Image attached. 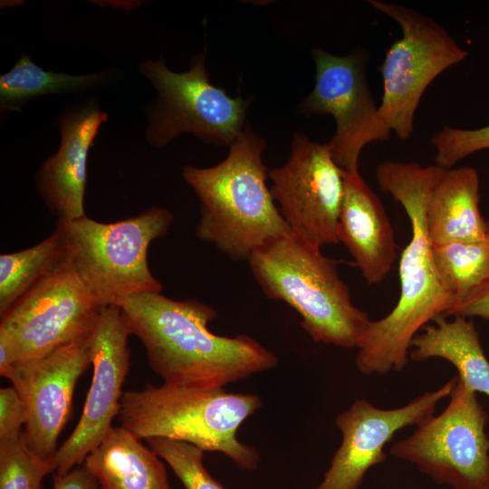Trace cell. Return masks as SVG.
Wrapping results in <instances>:
<instances>
[{
	"instance_id": "6da1fadb",
	"label": "cell",
	"mask_w": 489,
	"mask_h": 489,
	"mask_svg": "<svg viewBox=\"0 0 489 489\" xmlns=\"http://www.w3.org/2000/svg\"><path fill=\"white\" fill-rule=\"evenodd\" d=\"M131 335L165 384L223 388L273 369L278 358L254 338L219 336L208 329L216 311L196 300L177 301L161 292L124 298L119 304Z\"/></svg>"
},
{
	"instance_id": "7a4b0ae2",
	"label": "cell",
	"mask_w": 489,
	"mask_h": 489,
	"mask_svg": "<svg viewBox=\"0 0 489 489\" xmlns=\"http://www.w3.org/2000/svg\"><path fill=\"white\" fill-rule=\"evenodd\" d=\"M438 167L388 160L376 168L379 188L405 210L411 237L399 259L397 304L383 318L371 321L358 342L355 364L362 374L386 375L404 369L415 336L455 305L436 272L425 220L428 189Z\"/></svg>"
},
{
	"instance_id": "3957f363",
	"label": "cell",
	"mask_w": 489,
	"mask_h": 489,
	"mask_svg": "<svg viewBox=\"0 0 489 489\" xmlns=\"http://www.w3.org/2000/svg\"><path fill=\"white\" fill-rule=\"evenodd\" d=\"M265 147L246 128L219 164L182 170L200 204L197 237L235 260H247L267 242L291 234L266 184Z\"/></svg>"
},
{
	"instance_id": "277c9868",
	"label": "cell",
	"mask_w": 489,
	"mask_h": 489,
	"mask_svg": "<svg viewBox=\"0 0 489 489\" xmlns=\"http://www.w3.org/2000/svg\"><path fill=\"white\" fill-rule=\"evenodd\" d=\"M262 404L255 394L164 383L124 391L117 417L139 439L187 442L203 451L223 453L241 469L253 471L260 463L259 453L241 443L236 434Z\"/></svg>"
},
{
	"instance_id": "5b68a950",
	"label": "cell",
	"mask_w": 489,
	"mask_h": 489,
	"mask_svg": "<svg viewBox=\"0 0 489 489\" xmlns=\"http://www.w3.org/2000/svg\"><path fill=\"white\" fill-rule=\"evenodd\" d=\"M247 261L264 294L292 307L315 342L357 348L371 320L354 305L336 261L321 248L290 234L260 246Z\"/></svg>"
},
{
	"instance_id": "8992f818",
	"label": "cell",
	"mask_w": 489,
	"mask_h": 489,
	"mask_svg": "<svg viewBox=\"0 0 489 489\" xmlns=\"http://www.w3.org/2000/svg\"><path fill=\"white\" fill-rule=\"evenodd\" d=\"M173 222L172 213L153 206L138 216L112 223L84 216L57 221L67 257L102 307L119 305L130 295L161 292L162 284L149 267L148 250Z\"/></svg>"
},
{
	"instance_id": "52a82bcc",
	"label": "cell",
	"mask_w": 489,
	"mask_h": 489,
	"mask_svg": "<svg viewBox=\"0 0 489 489\" xmlns=\"http://www.w3.org/2000/svg\"><path fill=\"white\" fill-rule=\"evenodd\" d=\"M369 3L402 31L379 68L383 93L379 112L391 133L408 139L427 88L443 72L462 62L468 52L442 25L410 7L379 0Z\"/></svg>"
},
{
	"instance_id": "ba28073f",
	"label": "cell",
	"mask_w": 489,
	"mask_h": 489,
	"mask_svg": "<svg viewBox=\"0 0 489 489\" xmlns=\"http://www.w3.org/2000/svg\"><path fill=\"white\" fill-rule=\"evenodd\" d=\"M139 71L158 93L146 130L154 148L165 147L182 133L230 146L244 131L249 101L230 97L209 82L203 53L195 56L184 72L171 71L162 58L142 62Z\"/></svg>"
},
{
	"instance_id": "9c48e42d",
	"label": "cell",
	"mask_w": 489,
	"mask_h": 489,
	"mask_svg": "<svg viewBox=\"0 0 489 489\" xmlns=\"http://www.w3.org/2000/svg\"><path fill=\"white\" fill-rule=\"evenodd\" d=\"M487 421L476 393L458 378L446 408L395 442L389 453L451 489H481L489 478Z\"/></svg>"
},
{
	"instance_id": "30bf717a",
	"label": "cell",
	"mask_w": 489,
	"mask_h": 489,
	"mask_svg": "<svg viewBox=\"0 0 489 489\" xmlns=\"http://www.w3.org/2000/svg\"><path fill=\"white\" fill-rule=\"evenodd\" d=\"M312 56L315 84L302 102V112L333 117L336 129L327 142L332 158L343 171L358 173L362 149L388 140L391 134L369 89L366 55L361 50L340 56L314 48Z\"/></svg>"
},
{
	"instance_id": "8fae6325",
	"label": "cell",
	"mask_w": 489,
	"mask_h": 489,
	"mask_svg": "<svg viewBox=\"0 0 489 489\" xmlns=\"http://www.w3.org/2000/svg\"><path fill=\"white\" fill-rule=\"evenodd\" d=\"M103 308L67 257L1 316L0 327L26 360L88 339Z\"/></svg>"
},
{
	"instance_id": "7c38bea8",
	"label": "cell",
	"mask_w": 489,
	"mask_h": 489,
	"mask_svg": "<svg viewBox=\"0 0 489 489\" xmlns=\"http://www.w3.org/2000/svg\"><path fill=\"white\" fill-rule=\"evenodd\" d=\"M270 187L291 235L321 248L339 244L337 228L344 196V171L327 143L298 132L287 162L269 170Z\"/></svg>"
},
{
	"instance_id": "4fadbf2b",
	"label": "cell",
	"mask_w": 489,
	"mask_h": 489,
	"mask_svg": "<svg viewBox=\"0 0 489 489\" xmlns=\"http://www.w3.org/2000/svg\"><path fill=\"white\" fill-rule=\"evenodd\" d=\"M129 335L120 307H104L88 338L93 375L82 416L52 458L57 474L65 475L82 464L112 427L129 369Z\"/></svg>"
},
{
	"instance_id": "5bb4252c",
	"label": "cell",
	"mask_w": 489,
	"mask_h": 489,
	"mask_svg": "<svg viewBox=\"0 0 489 489\" xmlns=\"http://www.w3.org/2000/svg\"><path fill=\"white\" fill-rule=\"evenodd\" d=\"M91 364L88 339L72 341L49 354L21 360L4 376L25 411L24 436L32 451L52 459L72 406L76 383Z\"/></svg>"
},
{
	"instance_id": "9a60e30c",
	"label": "cell",
	"mask_w": 489,
	"mask_h": 489,
	"mask_svg": "<svg viewBox=\"0 0 489 489\" xmlns=\"http://www.w3.org/2000/svg\"><path fill=\"white\" fill-rule=\"evenodd\" d=\"M457 379L455 376L397 408H379L364 398L355 400L336 417L342 441L315 489H358L366 473L386 461L384 448L394 435L433 416L437 404L450 396Z\"/></svg>"
},
{
	"instance_id": "2e32d148",
	"label": "cell",
	"mask_w": 489,
	"mask_h": 489,
	"mask_svg": "<svg viewBox=\"0 0 489 489\" xmlns=\"http://www.w3.org/2000/svg\"><path fill=\"white\" fill-rule=\"evenodd\" d=\"M106 120L107 113L91 103L65 113L60 120V147L43 163L36 176L39 193L59 222L86 216L88 153Z\"/></svg>"
},
{
	"instance_id": "e0dca14e",
	"label": "cell",
	"mask_w": 489,
	"mask_h": 489,
	"mask_svg": "<svg viewBox=\"0 0 489 489\" xmlns=\"http://www.w3.org/2000/svg\"><path fill=\"white\" fill-rule=\"evenodd\" d=\"M337 235L368 283L388 276L397 258L394 230L379 197L359 172L344 171Z\"/></svg>"
},
{
	"instance_id": "ac0fdd59",
	"label": "cell",
	"mask_w": 489,
	"mask_h": 489,
	"mask_svg": "<svg viewBox=\"0 0 489 489\" xmlns=\"http://www.w3.org/2000/svg\"><path fill=\"white\" fill-rule=\"evenodd\" d=\"M480 180L471 167H438L428 189L425 220L432 244L487 239L480 211Z\"/></svg>"
},
{
	"instance_id": "d6986e66",
	"label": "cell",
	"mask_w": 489,
	"mask_h": 489,
	"mask_svg": "<svg viewBox=\"0 0 489 489\" xmlns=\"http://www.w3.org/2000/svg\"><path fill=\"white\" fill-rule=\"evenodd\" d=\"M83 465L102 489H171L161 458L123 427H112Z\"/></svg>"
},
{
	"instance_id": "ffe728a7",
	"label": "cell",
	"mask_w": 489,
	"mask_h": 489,
	"mask_svg": "<svg viewBox=\"0 0 489 489\" xmlns=\"http://www.w3.org/2000/svg\"><path fill=\"white\" fill-rule=\"evenodd\" d=\"M411 342L409 360L424 361L443 359L458 371L459 379L471 390L489 397V360L473 321L455 316L447 321L436 318Z\"/></svg>"
},
{
	"instance_id": "44dd1931",
	"label": "cell",
	"mask_w": 489,
	"mask_h": 489,
	"mask_svg": "<svg viewBox=\"0 0 489 489\" xmlns=\"http://www.w3.org/2000/svg\"><path fill=\"white\" fill-rule=\"evenodd\" d=\"M67 259L58 228L29 248L0 255V315Z\"/></svg>"
},
{
	"instance_id": "7402d4cb",
	"label": "cell",
	"mask_w": 489,
	"mask_h": 489,
	"mask_svg": "<svg viewBox=\"0 0 489 489\" xmlns=\"http://www.w3.org/2000/svg\"><path fill=\"white\" fill-rule=\"evenodd\" d=\"M105 78V73L70 75L44 71L24 54L8 72L0 76L1 106L18 110L31 98L86 91L102 83Z\"/></svg>"
},
{
	"instance_id": "603a6c76",
	"label": "cell",
	"mask_w": 489,
	"mask_h": 489,
	"mask_svg": "<svg viewBox=\"0 0 489 489\" xmlns=\"http://www.w3.org/2000/svg\"><path fill=\"white\" fill-rule=\"evenodd\" d=\"M432 256L438 276L455 300V305L489 277L488 238L432 244Z\"/></svg>"
},
{
	"instance_id": "cb8c5ba5",
	"label": "cell",
	"mask_w": 489,
	"mask_h": 489,
	"mask_svg": "<svg viewBox=\"0 0 489 489\" xmlns=\"http://www.w3.org/2000/svg\"><path fill=\"white\" fill-rule=\"evenodd\" d=\"M54 471L52 459H43L30 449L24 433L0 441V489H43L44 476Z\"/></svg>"
},
{
	"instance_id": "d4e9b609",
	"label": "cell",
	"mask_w": 489,
	"mask_h": 489,
	"mask_svg": "<svg viewBox=\"0 0 489 489\" xmlns=\"http://www.w3.org/2000/svg\"><path fill=\"white\" fill-rule=\"evenodd\" d=\"M149 447L168 465L185 489H226L206 469L204 452L187 442L164 437L146 439Z\"/></svg>"
},
{
	"instance_id": "484cf974",
	"label": "cell",
	"mask_w": 489,
	"mask_h": 489,
	"mask_svg": "<svg viewBox=\"0 0 489 489\" xmlns=\"http://www.w3.org/2000/svg\"><path fill=\"white\" fill-rule=\"evenodd\" d=\"M431 144L436 164L451 168L466 157L489 149V124L471 129L445 126L433 135Z\"/></svg>"
},
{
	"instance_id": "4316f807",
	"label": "cell",
	"mask_w": 489,
	"mask_h": 489,
	"mask_svg": "<svg viewBox=\"0 0 489 489\" xmlns=\"http://www.w3.org/2000/svg\"><path fill=\"white\" fill-rule=\"evenodd\" d=\"M25 411L14 387L0 389V441L15 438L23 433Z\"/></svg>"
},
{
	"instance_id": "83f0119b",
	"label": "cell",
	"mask_w": 489,
	"mask_h": 489,
	"mask_svg": "<svg viewBox=\"0 0 489 489\" xmlns=\"http://www.w3.org/2000/svg\"><path fill=\"white\" fill-rule=\"evenodd\" d=\"M446 316L479 317L489 321V277L450 309Z\"/></svg>"
},
{
	"instance_id": "f1b7e54d",
	"label": "cell",
	"mask_w": 489,
	"mask_h": 489,
	"mask_svg": "<svg viewBox=\"0 0 489 489\" xmlns=\"http://www.w3.org/2000/svg\"><path fill=\"white\" fill-rule=\"evenodd\" d=\"M53 489H102L95 476L82 464L65 475H53Z\"/></svg>"
},
{
	"instance_id": "f546056e",
	"label": "cell",
	"mask_w": 489,
	"mask_h": 489,
	"mask_svg": "<svg viewBox=\"0 0 489 489\" xmlns=\"http://www.w3.org/2000/svg\"><path fill=\"white\" fill-rule=\"evenodd\" d=\"M20 361L17 347L10 334L0 327V374L4 377Z\"/></svg>"
},
{
	"instance_id": "4dcf8cb0",
	"label": "cell",
	"mask_w": 489,
	"mask_h": 489,
	"mask_svg": "<svg viewBox=\"0 0 489 489\" xmlns=\"http://www.w3.org/2000/svg\"><path fill=\"white\" fill-rule=\"evenodd\" d=\"M481 489H489V478H488V480L485 482V484L482 486Z\"/></svg>"
},
{
	"instance_id": "1f68e13d",
	"label": "cell",
	"mask_w": 489,
	"mask_h": 489,
	"mask_svg": "<svg viewBox=\"0 0 489 489\" xmlns=\"http://www.w3.org/2000/svg\"><path fill=\"white\" fill-rule=\"evenodd\" d=\"M487 238L489 240V220L487 221Z\"/></svg>"
}]
</instances>
